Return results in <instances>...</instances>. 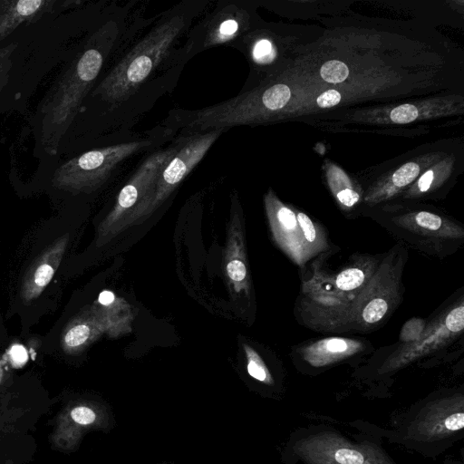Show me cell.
<instances>
[{"instance_id": "cell-1", "label": "cell", "mask_w": 464, "mask_h": 464, "mask_svg": "<svg viewBox=\"0 0 464 464\" xmlns=\"http://www.w3.org/2000/svg\"><path fill=\"white\" fill-rule=\"evenodd\" d=\"M210 0H181L152 16L108 65L82 102L57 156L131 140L132 129L176 87L188 63L182 39Z\"/></svg>"}, {"instance_id": "cell-2", "label": "cell", "mask_w": 464, "mask_h": 464, "mask_svg": "<svg viewBox=\"0 0 464 464\" xmlns=\"http://www.w3.org/2000/svg\"><path fill=\"white\" fill-rule=\"evenodd\" d=\"M138 0L98 1L69 43L51 85L29 116L34 155L53 162L79 109L113 59L150 23Z\"/></svg>"}, {"instance_id": "cell-3", "label": "cell", "mask_w": 464, "mask_h": 464, "mask_svg": "<svg viewBox=\"0 0 464 464\" xmlns=\"http://www.w3.org/2000/svg\"><path fill=\"white\" fill-rule=\"evenodd\" d=\"M405 254L402 246L391 250L371 280L345 296H304L299 304L303 323L323 333H364L375 329L392 315L401 300Z\"/></svg>"}, {"instance_id": "cell-4", "label": "cell", "mask_w": 464, "mask_h": 464, "mask_svg": "<svg viewBox=\"0 0 464 464\" xmlns=\"http://www.w3.org/2000/svg\"><path fill=\"white\" fill-rule=\"evenodd\" d=\"M58 50L54 14L21 25L0 42V115L25 113L28 100L55 66Z\"/></svg>"}, {"instance_id": "cell-5", "label": "cell", "mask_w": 464, "mask_h": 464, "mask_svg": "<svg viewBox=\"0 0 464 464\" xmlns=\"http://www.w3.org/2000/svg\"><path fill=\"white\" fill-rule=\"evenodd\" d=\"M174 137L160 123L131 140L90 149L51 167L52 181L62 188H94L128 160L141 152H151L169 143Z\"/></svg>"}, {"instance_id": "cell-6", "label": "cell", "mask_w": 464, "mask_h": 464, "mask_svg": "<svg viewBox=\"0 0 464 464\" xmlns=\"http://www.w3.org/2000/svg\"><path fill=\"white\" fill-rule=\"evenodd\" d=\"M463 428V392H445L413 406L394 436L410 449L436 455L462 438Z\"/></svg>"}, {"instance_id": "cell-7", "label": "cell", "mask_w": 464, "mask_h": 464, "mask_svg": "<svg viewBox=\"0 0 464 464\" xmlns=\"http://www.w3.org/2000/svg\"><path fill=\"white\" fill-rule=\"evenodd\" d=\"M257 24L256 6L248 0H219L208 7L186 34L182 51L187 62L211 48H236Z\"/></svg>"}, {"instance_id": "cell-8", "label": "cell", "mask_w": 464, "mask_h": 464, "mask_svg": "<svg viewBox=\"0 0 464 464\" xmlns=\"http://www.w3.org/2000/svg\"><path fill=\"white\" fill-rule=\"evenodd\" d=\"M294 464H397L377 443L353 440L331 428H306L294 435Z\"/></svg>"}, {"instance_id": "cell-9", "label": "cell", "mask_w": 464, "mask_h": 464, "mask_svg": "<svg viewBox=\"0 0 464 464\" xmlns=\"http://www.w3.org/2000/svg\"><path fill=\"white\" fill-rule=\"evenodd\" d=\"M463 328L464 305L463 301H460L430 324L427 323L419 340L403 344L392 353L379 368V373L392 372L420 357L442 348L456 338Z\"/></svg>"}, {"instance_id": "cell-10", "label": "cell", "mask_w": 464, "mask_h": 464, "mask_svg": "<svg viewBox=\"0 0 464 464\" xmlns=\"http://www.w3.org/2000/svg\"><path fill=\"white\" fill-rule=\"evenodd\" d=\"M394 226L406 236H415L420 243H450L462 240L464 231L459 225L430 211H416L393 218Z\"/></svg>"}, {"instance_id": "cell-11", "label": "cell", "mask_w": 464, "mask_h": 464, "mask_svg": "<svg viewBox=\"0 0 464 464\" xmlns=\"http://www.w3.org/2000/svg\"><path fill=\"white\" fill-rule=\"evenodd\" d=\"M266 206L277 243L295 264L304 266L307 261L295 212L281 203L272 193L266 196Z\"/></svg>"}, {"instance_id": "cell-12", "label": "cell", "mask_w": 464, "mask_h": 464, "mask_svg": "<svg viewBox=\"0 0 464 464\" xmlns=\"http://www.w3.org/2000/svg\"><path fill=\"white\" fill-rule=\"evenodd\" d=\"M365 344L355 339L328 337L312 342L298 350L302 361L313 368H324L362 353Z\"/></svg>"}, {"instance_id": "cell-13", "label": "cell", "mask_w": 464, "mask_h": 464, "mask_svg": "<svg viewBox=\"0 0 464 464\" xmlns=\"http://www.w3.org/2000/svg\"><path fill=\"white\" fill-rule=\"evenodd\" d=\"M96 414L88 406L79 405L60 415L53 441L59 449H67L73 442L76 430L95 421Z\"/></svg>"}, {"instance_id": "cell-14", "label": "cell", "mask_w": 464, "mask_h": 464, "mask_svg": "<svg viewBox=\"0 0 464 464\" xmlns=\"http://www.w3.org/2000/svg\"><path fill=\"white\" fill-rule=\"evenodd\" d=\"M296 219L302 234V245L306 261L328 248L327 237L323 228L305 213L296 211Z\"/></svg>"}, {"instance_id": "cell-15", "label": "cell", "mask_w": 464, "mask_h": 464, "mask_svg": "<svg viewBox=\"0 0 464 464\" xmlns=\"http://www.w3.org/2000/svg\"><path fill=\"white\" fill-rule=\"evenodd\" d=\"M420 171V167L416 162L411 161L402 165L393 172L389 182L366 198L367 201L378 202L393 196L401 188L411 183Z\"/></svg>"}, {"instance_id": "cell-16", "label": "cell", "mask_w": 464, "mask_h": 464, "mask_svg": "<svg viewBox=\"0 0 464 464\" xmlns=\"http://www.w3.org/2000/svg\"><path fill=\"white\" fill-rule=\"evenodd\" d=\"M329 183L342 206L352 208L359 201L360 195L353 188L349 179L342 170L337 169L329 174Z\"/></svg>"}, {"instance_id": "cell-17", "label": "cell", "mask_w": 464, "mask_h": 464, "mask_svg": "<svg viewBox=\"0 0 464 464\" xmlns=\"http://www.w3.org/2000/svg\"><path fill=\"white\" fill-rule=\"evenodd\" d=\"M320 75L327 82L340 83L347 79L349 68L342 61L330 60L322 65Z\"/></svg>"}, {"instance_id": "cell-18", "label": "cell", "mask_w": 464, "mask_h": 464, "mask_svg": "<svg viewBox=\"0 0 464 464\" xmlns=\"http://www.w3.org/2000/svg\"><path fill=\"white\" fill-rule=\"evenodd\" d=\"M427 323L424 319L414 317L403 324L399 340L403 344H408L416 342L421 336Z\"/></svg>"}, {"instance_id": "cell-19", "label": "cell", "mask_w": 464, "mask_h": 464, "mask_svg": "<svg viewBox=\"0 0 464 464\" xmlns=\"http://www.w3.org/2000/svg\"><path fill=\"white\" fill-rule=\"evenodd\" d=\"M420 111L413 104L405 103L393 108L390 112V120L394 123H411L420 118Z\"/></svg>"}, {"instance_id": "cell-20", "label": "cell", "mask_w": 464, "mask_h": 464, "mask_svg": "<svg viewBox=\"0 0 464 464\" xmlns=\"http://www.w3.org/2000/svg\"><path fill=\"white\" fill-rule=\"evenodd\" d=\"M248 363H247V372L248 373L255 379L265 382H271L270 374L260 359V357L254 353L252 350L247 351Z\"/></svg>"}, {"instance_id": "cell-21", "label": "cell", "mask_w": 464, "mask_h": 464, "mask_svg": "<svg viewBox=\"0 0 464 464\" xmlns=\"http://www.w3.org/2000/svg\"><path fill=\"white\" fill-rule=\"evenodd\" d=\"M90 330L85 324H78L71 328L64 337L65 343L70 347L82 344L89 337Z\"/></svg>"}, {"instance_id": "cell-22", "label": "cell", "mask_w": 464, "mask_h": 464, "mask_svg": "<svg viewBox=\"0 0 464 464\" xmlns=\"http://www.w3.org/2000/svg\"><path fill=\"white\" fill-rule=\"evenodd\" d=\"M342 96L336 90H328L323 92L316 100L320 108L327 109L337 105L341 102Z\"/></svg>"}, {"instance_id": "cell-23", "label": "cell", "mask_w": 464, "mask_h": 464, "mask_svg": "<svg viewBox=\"0 0 464 464\" xmlns=\"http://www.w3.org/2000/svg\"><path fill=\"white\" fill-rule=\"evenodd\" d=\"M227 271L233 281H242L246 274L244 263L237 259H234L227 264Z\"/></svg>"}, {"instance_id": "cell-24", "label": "cell", "mask_w": 464, "mask_h": 464, "mask_svg": "<svg viewBox=\"0 0 464 464\" xmlns=\"http://www.w3.org/2000/svg\"><path fill=\"white\" fill-rule=\"evenodd\" d=\"M53 269L47 264L40 266L34 275V282L39 286H45L52 279Z\"/></svg>"}, {"instance_id": "cell-25", "label": "cell", "mask_w": 464, "mask_h": 464, "mask_svg": "<svg viewBox=\"0 0 464 464\" xmlns=\"http://www.w3.org/2000/svg\"><path fill=\"white\" fill-rule=\"evenodd\" d=\"M435 174L436 172L433 169H430L422 174L417 183V191L419 193H425L430 189L434 182Z\"/></svg>"}, {"instance_id": "cell-26", "label": "cell", "mask_w": 464, "mask_h": 464, "mask_svg": "<svg viewBox=\"0 0 464 464\" xmlns=\"http://www.w3.org/2000/svg\"><path fill=\"white\" fill-rule=\"evenodd\" d=\"M12 362L16 365H22L27 361L25 349L21 345H14L10 351Z\"/></svg>"}, {"instance_id": "cell-27", "label": "cell", "mask_w": 464, "mask_h": 464, "mask_svg": "<svg viewBox=\"0 0 464 464\" xmlns=\"http://www.w3.org/2000/svg\"><path fill=\"white\" fill-rule=\"evenodd\" d=\"M114 300V295L113 293L110 291H103L99 295V302L102 304L108 305L111 304Z\"/></svg>"}, {"instance_id": "cell-28", "label": "cell", "mask_w": 464, "mask_h": 464, "mask_svg": "<svg viewBox=\"0 0 464 464\" xmlns=\"http://www.w3.org/2000/svg\"><path fill=\"white\" fill-rule=\"evenodd\" d=\"M2 378H3V370H2V367L0 366V383H1Z\"/></svg>"}]
</instances>
